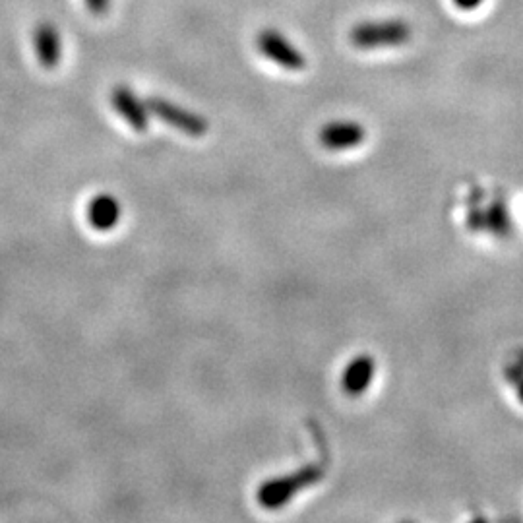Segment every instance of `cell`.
<instances>
[{"label": "cell", "instance_id": "8992f818", "mask_svg": "<svg viewBox=\"0 0 523 523\" xmlns=\"http://www.w3.org/2000/svg\"><path fill=\"white\" fill-rule=\"evenodd\" d=\"M111 105L113 109L130 124L136 132H146L150 126V111L146 103H142L136 93L126 86H117L111 92Z\"/></svg>", "mask_w": 523, "mask_h": 523}, {"label": "cell", "instance_id": "7a4b0ae2", "mask_svg": "<svg viewBox=\"0 0 523 523\" xmlns=\"http://www.w3.org/2000/svg\"><path fill=\"white\" fill-rule=\"evenodd\" d=\"M411 35V26L403 20H370L357 24L349 33V39L353 47L372 51L401 47L411 39Z\"/></svg>", "mask_w": 523, "mask_h": 523}, {"label": "cell", "instance_id": "30bf717a", "mask_svg": "<svg viewBox=\"0 0 523 523\" xmlns=\"http://www.w3.org/2000/svg\"><path fill=\"white\" fill-rule=\"evenodd\" d=\"M504 374H506V378H508L512 384H516V382L522 378L523 353H516V355L512 357V361H510V363H506V367H504Z\"/></svg>", "mask_w": 523, "mask_h": 523}, {"label": "cell", "instance_id": "9c48e42d", "mask_svg": "<svg viewBox=\"0 0 523 523\" xmlns=\"http://www.w3.org/2000/svg\"><path fill=\"white\" fill-rule=\"evenodd\" d=\"M88 219L95 231L107 233L121 221V204L111 194L95 196L88 206Z\"/></svg>", "mask_w": 523, "mask_h": 523}, {"label": "cell", "instance_id": "ba28073f", "mask_svg": "<svg viewBox=\"0 0 523 523\" xmlns=\"http://www.w3.org/2000/svg\"><path fill=\"white\" fill-rule=\"evenodd\" d=\"M376 374V363L370 355L353 359L341 376V386L349 396H361L369 390L370 382Z\"/></svg>", "mask_w": 523, "mask_h": 523}, {"label": "cell", "instance_id": "6da1fadb", "mask_svg": "<svg viewBox=\"0 0 523 523\" xmlns=\"http://www.w3.org/2000/svg\"><path fill=\"white\" fill-rule=\"evenodd\" d=\"M312 434H316L318 444H320V452H322V460L318 463H308L305 467L285 475V477H277L268 483H264L258 489V502L268 508V510H277L285 504H289L293 500L295 494L305 491L308 487L320 483L324 479L326 473V462H328V450H326V440L322 436L320 429L316 425H312Z\"/></svg>", "mask_w": 523, "mask_h": 523}, {"label": "cell", "instance_id": "7c38bea8", "mask_svg": "<svg viewBox=\"0 0 523 523\" xmlns=\"http://www.w3.org/2000/svg\"><path fill=\"white\" fill-rule=\"evenodd\" d=\"M456 8H460L463 12H471V10H477L485 0H452Z\"/></svg>", "mask_w": 523, "mask_h": 523}, {"label": "cell", "instance_id": "277c9868", "mask_svg": "<svg viewBox=\"0 0 523 523\" xmlns=\"http://www.w3.org/2000/svg\"><path fill=\"white\" fill-rule=\"evenodd\" d=\"M258 51L268 61L276 62L277 66L291 72L305 70L307 66L305 55L285 35L276 30H264L258 35Z\"/></svg>", "mask_w": 523, "mask_h": 523}, {"label": "cell", "instance_id": "52a82bcc", "mask_svg": "<svg viewBox=\"0 0 523 523\" xmlns=\"http://www.w3.org/2000/svg\"><path fill=\"white\" fill-rule=\"evenodd\" d=\"M33 47L43 68H57L61 62V33L51 22H41L33 30Z\"/></svg>", "mask_w": 523, "mask_h": 523}, {"label": "cell", "instance_id": "5b68a950", "mask_svg": "<svg viewBox=\"0 0 523 523\" xmlns=\"http://www.w3.org/2000/svg\"><path fill=\"white\" fill-rule=\"evenodd\" d=\"M367 130L365 126L353 121H339V123L326 124L320 130V142L324 148L332 152H341V150H351L357 148L365 142Z\"/></svg>", "mask_w": 523, "mask_h": 523}, {"label": "cell", "instance_id": "8fae6325", "mask_svg": "<svg viewBox=\"0 0 523 523\" xmlns=\"http://www.w3.org/2000/svg\"><path fill=\"white\" fill-rule=\"evenodd\" d=\"M86 6L93 16H105L109 12L111 0H86Z\"/></svg>", "mask_w": 523, "mask_h": 523}, {"label": "cell", "instance_id": "3957f363", "mask_svg": "<svg viewBox=\"0 0 523 523\" xmlns=\"http://www.w3.org/2000/svg\"><path fill=\"white\" fill-rule=\"evenodd\" d=\"M146 107L159 121L185 132L192 138H200L210 130V124L202 115L183 109V107H179V105H175V103H171L163 97H150L146 101Z\"/></svg>", "mask_w": 523, "mask_h": 523}, {"label": "cell", "instance_id": "4fadbf2b", "mask_svg": "<svg viewBox=\"0 0 523 523\" xmlns=\"http://www.w3.org/2000/svg\"><path fill=\"white\" fill-rule=\"evenodd\" d=\"M514 386H516V396H518V401L523 405V376L518 380V382H516V384H514Z\"/></svg>", "mask_w": 523, "mask_h": 523}]
</instances>
